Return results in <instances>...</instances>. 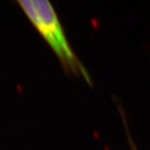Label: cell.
<instances>
[{"instance_id": "7a4b0ae2", "label": "cell", "mask_w": 150, "mask_h": 150, "mask_svg": "<svg viewBox=\"0 0 150 150\" xmlns=\"http://www.w3.org/2000/svg\"><path fill=\"white\" fill-rule=\"evenodd\" d=\"M120 114L122 115V119H123V122H124V127H125L126 129V133H127V139H128V143H129V149L130 150H139L137 146H136L135 143H134V141L133 139H132V137L130 135V133L129 132V129H128V127H127V120H126V117H125V114H124V111L122 110V108H120Z\"/></svg>"}, {"instance_id": "6da1fadb", "label": "cell", "mask_w": 150, "mask_h": 150, "mask_svg": "<svg viewBox=\"0 0 150 150\" xmlns=\"http://www.w3.org/2000/svg\"><path fill=\"white\" fill-rule=\"evenodd\" d=\"M30 22L50 47L68 74L91 84L89 74L67 40L55 10L49 0H17Z\"/></svg>"}]
</instances>
